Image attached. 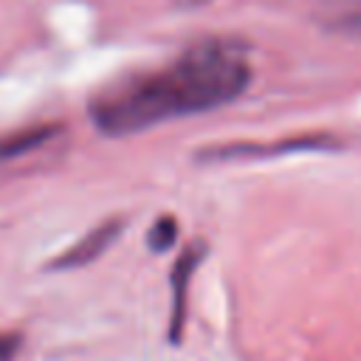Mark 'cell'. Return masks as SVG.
<instances>
[{
	"label": "cell",
	"mask_w": 361,
	"mask_h": 361,
	"mask_svg": "<svg viewBox=\"0 0 361 361\" xmlns=\"http://www.w3.org/2000/svg\"><path fill=\"white\" fill-rule=\"evenodd\" d=\"M248 82L251 59L245 45L212 37L189 45L164 68L135 73L102 90L90 102V118L104 135H130L228 104Z\"/></svg>",
	"instance_id": "6da1fadb"
},
{
	"label": "cell",
	"mask_w": 361,
	"mask_h": 361,
	"mask_svg": "<svg viewBox=\"0 0 361 361\" xmlns=\"http://www.w3.org/2000/svg\"><path fill=\"white\" fill-rule=\"evenodd\" d=\"M121 234V220H107L102 226H96L93 231H87L79 243H73L65 254H59L54 259V268H79V265H87L93 262L102 251L110 248V243Z\"/></svg>",
	"instance_id": "7a4b0ae2"
},
{
	"label": "cell",
	"mask_w": 361,
	"mask_h": 361,
	"mask_svg": "<svg viewBox=\"0 0 361 361\" xmlns=\"http://www.w3.org/2000/svg\"><path fill=\"white\" fill-rule=\"evenodd\" d=\"M203 251H206V245L192 243V245L180 254V259H178V265H175V274H172V290H175V296H172V319H169V341H172V344L180 341L183 319H186V288H189V276H192L195 265L200 262Z\"/></svg>",
	"instance_id": "3957f363"
},
{
	"label": "cell",
	"mask_w": 361,
	"mask_h": 361,
	"mask_svg": "<svg viewBox=\"0 0 361 361\" xmlns=\"http://www.w3.org/2000/svg\"><path fill=\"white\" fill-rule=\"evenodd\" d=\"M319 23L341 37L361 39V0H322Z\"/></svg>",
	"instance_id": "277c9868"
},
{
	"label": "cell",
	"mask_w": 361,
	"mask_h": 361,
	"mask_svg": "<svg viewBox=\"0 0 361 361\" xmlns=\"http://www.w3.org/2000/svg\"><path fill=\"white\" fill-rule=\"evenodd\" d=\"M48 138V130H28V133H17V135H11V138H6V141H0V161L3 158H8V155H17V152H23V149H31V147H37L39 141H45Z\"/></svg>",
	"instance_id": "5b68a950"
},
{
	"label": "cell",
	"mask_w": 361,
	"mask_h": 361,
	"mask_svg": "<svg viewBox=\"0 0 361 361\" xmlns=\"http://www.w3.org/2000/svg\"><path fill=\"white\" fill-rule=\"evenodd\" d=\"M175 237H178V223H175L172 217H161V220H155V226L149 228L147 243H149L152 251H166V248L175 243Z\"/></svg>",
	"instance_id": "8992f818"
},
{
	"label": "cell",
	"mask_w": 361,
	"mask_h": 361,
	"mask_svg": "<svg viewBox=\"0 0 361 361\" xmlns=\"http://www.w3.org/2000/svg\"><path fill=\"white\" fill-rule=\"evenodd\" d=\"M17 347H20V336L0 333V361H11L17 355Z\"/></svg>",
	"instance_id": "52a82bcc"
}]
</instances>
